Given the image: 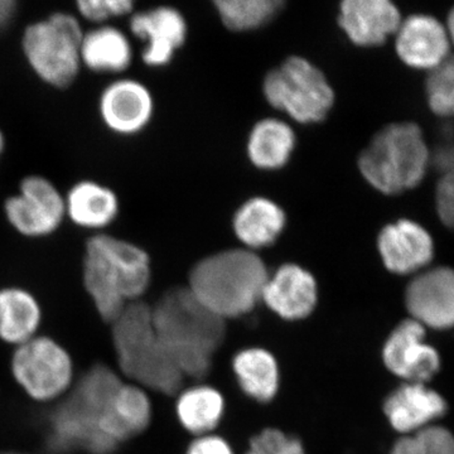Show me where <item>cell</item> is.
I'll use <instances>...</instances> for the list:
<instances>
[{"label":"cell","instance_id":"cell-1","mask_svg":"<svg viewBox=\"0 0 454 454\" xmlns=\"http://www.w3.org/2000/svg\"><path fill=\"white\" fill-rule=\"evenodd\" d=\"M152 317L158 337L179 372L184 378L205 379L225 339V319L206 309L188 286L167 292L152 307Z\"/></svg>","mask_w":454,"mask_h":454},{"label":"cell","instance_id":"cell-2","mask_svg":"<svg viewBox=\"0 0 454 454\" xmlns=\"http://www.w3.org/2000/svg\"><path fill=\"white\" fill-rule=\"evenodd\" d=\"M83 282L98 312L113 324L125 307L138 301L148 288V254L113 236H94L86 245Z\"/></svg>","mask_w":454,"mask_h":454},{"label":"cell","instance_id":"cell-3","mask_svg":"<svg viewBox=\"0 0 454 454\" xmlns=\"http://www.w3.org/2000/svg\"><path fill=\"white\" fill-rule=\"evenodd\" d=\"M269 279L267 265L252 250L230 249L197 262L188 289L220 318L252 312L262 301Z\"/></svg>","mask_w":454,"mask_h":454},{"label":"cell","instance_id":"cell-4","mask_svg":"<svg viewBox=\"0 0 454 454\" xmlns=\"http://www.w3.org/2000/svg\"><path fill=\"white\" fill-rule=\"evenodd\" d=\"M122 381L106 365H95L51 417L50 446L56 453L82 450L113 454L116 446L101 430L107 403Z\"/></svg>","mask_w":454,"mask_h":454},{"label":"cell","instance_id":"cell-5","mask_svg":"<svg viewBox=\"0 0 454 454\" xmlns=\"http://www.w3.org/2000/svg\"><path fill=\"white\" fill-rule=\"evenodd\" d=\"M113 325L114 348L124 375L157 393H178L184 376L158 337L152 307L133 301Z\"/></svg>","mask_w":454,"mask_h":454},{"label":"cell","instance_id":"cell-6","mask_svg":"<svg viewBox=\"0 0 454 454\" xmlns=\"http://www.w3.org/2000/svg\"><path fill=\"white\" fill-rule=\"evenodd\" d=\"M429 160L420 128L413 122H396L373 137L358 158V169L379 192L397 195L422 182Z\"/></svg>","mask_w":454,"mask_h":454},{"label":"cell","instance_id":"cell-7","mask_svg":"<svg viewBox=\"0 0 454 454\" xmlns=\"http://www.w3.org/2000/svg\"><path fill=\"white\" fill-rule=\"evenodd\" d=\"M262 92L271 106L301 124L324 121L334 104L325 74L298 56L289 57L265 76Z\"/></svg>","mask_w":454,"mask_h":454},{"label":"cell","instance_id":"cell-8","mask_svg":"<svg viewBox=\"0 0 454 454\" xmlns=\"http://www.w3.org/2000/svg\"><path fill=\"white\" fill-rule=\"evenodd\" d=\"M82 38L76 18L59 13L28 27L23 47L38 76L51 85L65 88L79 73Z\"/></svg>","mask_w":454,"mask_h":454},{"label":"cell","instance_id":"cell-9","mask_svg":"<svg viewBox=\"0 0 454 454\" xmlns=\"http://www.w3.org/2000/svg\"><path fill=\"white\" fill-rule=\"evenodd\" d=\"M18 384L35 400L61 395L73 380V363L61 346L47 337L31 339L20 345L12 361Z\"/></svg>","mask_w":454,"mask_h":454},{"label":"cell","instance_id":"cell-10","mask_svg":"<svg viewBox=\"0 0 454 454\" xmlns=\"http://www.w3.org/2000/svg\"><path fill=\"white\" fill-rule=\"evenodd\" d=\"M66 211V203L51 182L28 177L20 184V195L5 203L12 225L20 234L42 236L55 231Z\"/></svg>","mask_w":454,"mask_h":454},{"label":"cell","instance_id":"cell-11","mask_svg":"<svg viewBox=\"0 0 454 454\" xmlns=\"http://www.w3.org/2000/svg\"><path fill=\"white\" fill-rule=\"evenodd\" d=\"M426 330L414 319L402 322L390 334L382 358L394 375L408 382L430 380L439 372L441 358L432 346L427 345Z\"/></svg>","mask_w":454,"mask_h":454},{"label":"cell","instance_id":"cell-12","mask_svg":"<svg viewBox=\"0 0 454 454\" xmlns=\"http://www.w3.org/2000/svg\"><path fill=\"white\" fill-rule=\"evenodd\" d=\"M406 309L414 321L435 330L454 325V270L435 268L411 280L405 293Z\"/></svg>","mask_w":454,"mask_h":454},{"label":"cell","instance_id":"cell-13","mask_svg":"<svg viewBox=\"0 0 454 454\" xmlns=\"http://www.w3.org/2000/svg\"><path fill=\"white\" fill-rule=\"evenodd\" d=\"M339 25L358 47H376L395 35L402 16L389 0H345L340 3Z\"/></svg>","mask_w":454,"mask_h":454},{"label":"cell","instance_id":"cell-14","mask_svg":"<svg viewBox=\"0 0 454 454\" xmlns=\"http://www.w3.org/2000/svg\"><path fill=\"white\" fill-rule=\"evenodd\" d=\"M378 249L387 270L405 276L429 264L434 244L432 236L419 223L399 220L381 230Z\"/></svg>","mask_w":454,"mask_h":454},{"label":"cell","instance_id":"cell-15","mask_svg":"<svg viewBox=\"0 0 454 454\" xmlns=\"http://www.w3.org/2000/svg\"><path fill=\"white\" fill-rule=\"evenodd\" d=\"M131 32L146 42L143 59L151 67H162L172 61L187 37L184 16L172 7H158L131 18Z\"/></svg>","mask_w":454,"mask_h":454},{"label":"cell","instance_id":"cell-16","mask_svg":"<svg viewBox=\"0 0 454 454\" xmlns=\"http://www.w3.org/2000/svg\"><path fill=\"white\" fill-rule=\"evenodd\" d=\"M397 55L405 65L418 70L437 67L448 57L450 37L435 18L417 14L402 20L395 33Z\"/></svg>","mask_w":454,"mask_h":454},{"label":"cell","instance_id":"cell-17","mask_svg":"<svg viewBox=\"0 0 454 454\" xmlns=\"http://www.w3.org/2000/svg\"><path fill=\"white\" fill-rule=\"evenodd\" d=\"M318 300L315 277L295 264H284L273 276H269L262 301L288 321L309 317Z\"/></svg>","mask_w":454,"mask_h":454},{"label":"cell","instance_id":"cell-18","mask_svg":"<svg viewBox=\"0 0 454 454\" xmlns=\"http://www.w3.org/2000/svg\"><path fill=\"white\" fill-rule=\"evenodd\" d=\"M384 411L397 432L415 433L443 417L447 403L426 385L406 382L387 397Z\"/></svg>","mask_w":454,"mask_h":454},{"label":"cell","instance_id":"cell-19","mask_svg":"<svg viewBox=\"0 0 454 454\" xmlns=\"http://www.w3.org/2000/svg\"><path fill=\"white\" fill-rule=\"evenodd\" d=\"M153 107L149 90L134 80L114 82L101 97V115L116 133H138L151 121Z\"/></svg>","mask_w":454,"mask_h":454},{"label":"cell","instance_id":"cell-20","mask_svg":"<svg viewBox=\"0 0 454 454\" xmlns=\"http://www.w3.org/2000/svg\"><path fill=\"white\" fill-rule=\"evenodd\" d=\"M152 419V405L138 385L122 384L107 403L101 430L116 446L145 432Z\"/></svg>","mask_w":454,"mask_h":454},{"label":"cell","instance_id":"cell-21","mask_svg":"<svg viewBox=\"0 0 454 454\" xmlns=\"http://www.w3.org/2000/svg\"><path fill=\"white\" fill-rule=\"evenodd\" d=\"M286 223L283 208L265 197H254L243 203L232 220L236 238L252 252L276 243Z\"/></svg>","mask_w":454,"mask_h":454},{"label":"cell","instance_id":"cell-22","mask_svg":"<svg viewBox=\"0 0 454 454\" xmlns=\"http://www.w3.org/2000/svg\"><path fill=\"white\" fill-rule=\"evenodd\" d=\"M295 148V134L291 125L280 119H262L254 125L247 139V157L259 169L283 168Z\"/></svg>","mask_w":454,"mask_h":454},{"label":"cell","instance_id":"cell-23","mask_svg":"<svg viewBox=\"0 0 454 454\" xmlns=\"http://www.w3.org/2000/svg\"><path fill=\"white\" fill-rule=\"evenodd\" d=\"M234 372L244 393L259 403H269L279 387V370L270 352L249 348L234 358Z\"/></svg>","mask_w":454,"mask_h":454},{"label":"cell","instance_id":"cell-24","mask_svg":"<svg viewBox=\"0 0 454 454\" xmlns=\"http://www.w3.org/2000/svg\"><path fill=\"white\" fill-rule=\"evenodd\" d=\"M131 56L127 35L113 27H101L83 35L82 59L98 73H121L129 67Z\"/></svg>","mask_w":454,"mask_h":454},{"label":"cell","instance_id":"cell-25","mask_svg":"<svg viewBox=\"0 0 454 454\" xmlns=\"http://www.w3.org/2000/svg\"><path fill=\"white\" fill-rule=\"evenodd\" d=\"M65 203L74 223L89 229L109 225L118 214V199L113 191L94 182L76 184Z\"/></svg>","mask_w":454,"mask_h":454},{"label":"cell","instance_id":"cell-26","mask_svg":"<svg viewBox=\"0 0 454 454\" xmlns=\"http://www.w3.org/2000/svg\"><path fill=\"white\" fill-rule=\"evenodd\" d=\"M41 322L37 301L22 289L0 292V337L9 343L22 345L33 339Z\"/></svg>","mask_w":454,"mask_h":454},{"label":"cell","instance_id":"cell-27","mask_svg":"<svg viewBox=\"0 0 454 454\" xmlns=\"http://www.w3.org/2000/svg\"><path fill=\"white\" fill-rule=\"evenodd\" d=\"M223 397L210 387H191L178 397L177 415L182 426L201 437L212 432L223 419Z\"/></svg>","mask_w":454,"mask_h":454},{"label":"cell","instance_id":"cell-28","mask_svg":"<svg viewBox=\"0 0 454 454\" xmlns=\"http://www.w3.org/2000/svg\"><path fill=\"white\" fill-rule=\"evenodd\" d=\"M214 4L221 22L234 32L262 28L283 8L279 0H217Z\"/></svg>","mask_w":454,"mask_h":454},{"label":"cell","instance_id":"cell-29","mask_svg":"<svg viewBox=\"0 0 454 454\" xmlns=\"http://www.w3.org/2000/svg\"><path fill=\"white\" fill-rule=\"evenodd\" d=\"M426 90L433 113L452 118L454 116V56H448L441 65L430 71Z\"/></svg>","mask_w":454,"mask_h":454},{"label":"cell","instance_id":"cell-30","mask_svg":"<svg viewBox=\"0 0 454 454\" xmlns=\"http://www.w3.org/2000/svg\"><path fill=\"white\" fill-rule=\"evenodd\" d=\"M390 454H454V437L442 427H427L399 439Z\"/></svg>","mask_w":454,"mask_h":454},{"label":"cell","instance_id":"cell-31","mask_svg":"<svg viewBox=\"0 0 454 454\" xmlns=\"http://www.w3.org/2000/svg\"><path fill=\"white\" fill-rule=\"evenodd\" d=\"M247 454H306L297 438L288 437L280 430H262L250 442Z\"/></svg>","mask_w":454,"mask_h":454},{"label":"cell","instance_id":"cell-32","mask_svg":"<svg viewBox=\"0 0 454 454\" xmlns=\"http://www.w3.org/2000/svg\"><path fill=\"white\" fill-rule=\"evenodd\" d=\"M80 13L92 22H104L109 18L124 16L133 11L129 0H82L77 3Z\"/></svg>","mask_w":454,"mask_h":454},{"label":"cell","instance_id":"cell-33","mask_svg":"<svg viewBox=\"0 0 454 454\" xmlns=\"http://www.w3.org/2000/svg\"><path fill=\"white\" fill-rule=\"evenodd\" d=\"M435 200L442 223L454 229V169L444 173L439 181Z\"/></svg>","mask_w":454,"mask_h":454},{"label":"cell","instance_id":"cell-34","mask_svg":"<svg viewBox=\"0 0 454 454\" xmlns=\"http://www.w3.org/2000/svg\"><path fill=\"white\" fill-rule=\"evenodd\" d=\"M186 454H234L225 439L217 435H201L188 447Z\"/></svg>","mask_w":454,"mask_h":454},{"label":"cell","instance_id":"cell-35","mask_svg":"<svg viewBox=\"0 0 454 454\" xmlns=\"http://www.w3.org/2000/svg\"><path fill=\"white\" fill-rule=\"evenodd\" d=\"M434 162L435 166L443 172V175L454 169V146L439 149L435 153Z\"/></svg>","mask_w":454,"mask_h":454},{"label":"cell","instance_id":"cell-36","mask_svg":"<svg viewBox=\"0 0 454 454\" xmlns=\"http://www.w3.org/2000/svg\"><path fill=\"white\" fill-rule=\"evenodd\" d=\"M16 12V3L12 0H0V28L7 25Z\"/></svg>","mask_w":454,"mask_h":454},{"label":"cell","instance_id":"cell-37","mask_svg":"<svg viewBox=\"0 0 454 454\" xmlns=\"http://www.w3.org/2000/svg\"><path fill=\"white\" fill-rule=\"evenodd\" d=\"M448 32H450L448 37L452 38L454 43V8L450 11V17H448Z\"/></svg>","mask_w":454,"mask_h":454},{"label":"cell","instance_id":"cell-38","mask_svg":"<svg viewBox=\"0 0 454 454\" xmlns=\"http://www.w3.org/2000/svg\"><path fill=\"white\" fill-rule=\"evenodd\" d=\"M3 143H4V140H3L2 133H0V153H2L3 151Z\"/></svg>","mask_w":454,"mask_h":454},{"label":"cell","instance_id":"cell-39","mask_svg":"<svg viewBox=\"0 0 454 454\" xmlns=\"http://www.w3.org/2000/svg\"><path fill=\"white\" fill-rule=\"evenodd\" d=\"M2 454H22V453H2Z\"/></svg>","mask_w":454,"mask_h":454}]
</instances>
